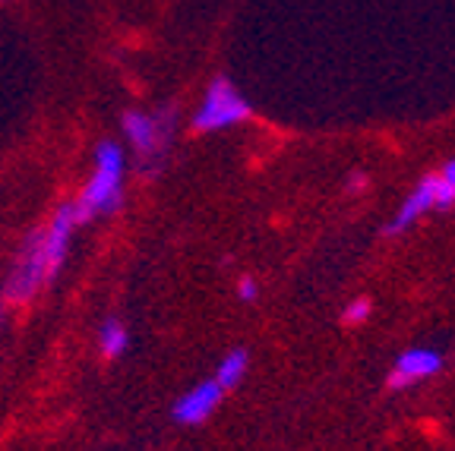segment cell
Instances as JSON below:
<instances>
[{"instance_id": "1", "label": "cell", "mask_w": 455, "mask_h": 451, "mask_svg": "<svg viewBox=\"0 0 455 451\" xmlns=\"http://www.w3.org/2000/svg\"><path fill=\"white\" fill-rule=\"evenodd\" d=\"M76 231V212L73 202H64L54 212V218L44 227L28 231L22 240L16 262L10 268L4 290H0V304L22 306L28 300H36L44 288L57 278V272L64 268L67 253H70V240Z\"/></svg>"}, {"instance_id": "2", "label": "cell", "mask_w": 455, "mask_h": 451, "mask_svg": "<svg viewBox=\"0 0 455 451\" xmlns=\"http://www.w3.org/2000/svg\"><path fill=\"white\" fill-rule=\"evenodd\" d=\"M124 148L114 139L99 142L95 148V168L92 180L85 184V190L79 193V199L73 202V212H76V225H89L99 215H111L121 209L124 199Z\"/></svg>"}, {"instance_id": "3", "label": "cell", "mask_w": 455, "mask_h": 451, "mask_svg": "<svg viewBox=\"0 0 455 451\" xmlns=\"http://www.w3.org/2000/svg\"><path fill=\"white\" fill-rule=\"evenodd\" d=\"M124 130L136 152L142 174H156L162 168V158L168 155L171 136H174V111L162 107L158 114L127 111L124 114Z\"/></svg>"}, {"instance_id": "4", "label": "cell", "mask_w": 455, "mask_h": 451, "mask_svg": "<svg viewBox=\"0 0 455 451\" xmlns=\"http://www.w3.org/2000/svg\"><path fill=\"white\" fill-rule=\"evenodd\" d=\"M247 117H250V101L231 85V79L219 76L212 79L206 99L199 105L196 117H193V130L196 133H212V130L235 127V123H241Z\"/></svg>"}, {"instance_id": "5", "label": "cell", "mask_w": 455, "mask_h": 451, "mask_svg": "<svg viewBox=\"0 0 455 451\" xmlns=\"http://www.w3.org/2000/svg\"><path fill=\"white\" fill-rule=\"evenodd\" d=\"M221 395H225V392H221V385L215 379L199 382V385H193L184 398H178V404H174V420L184 426L203 423V420H209L212 410L219 407Z\"/></svg>"}, {"instance_id": "6", "label": "cell", "mask_w": 455, "mask_h": 451, "mask_svg": "<svg viewBox=\"0 0 455 451\" xmlns=\"http://www.w3.org/2000/svg\"><path fill=\"white\" fill-rule=\"evenodd\" d=\"M440 367H443V357L436 351H408L398 357L395 373L389 376V385L405 388V385H411V382L424 379V376L440 373Z\"/></svg>"}, {"instance_id": "7", "label": "cell", "mask_w": 455, "mask_h": 451, "mask_svg": "<svg viewBox=\"0 0 455 451\" xmlns=\"http://www.w3.org/2000/svg\"><path fill=\"white\" fill-rule=\"evenodd\" d=\"M436 184H440V177H436V174H427L424 180H420L418 190H414L411 196L405 199V205L398 209L395 221L389 225V231H392V233L405 231V227H411L414 221H418L424 212L436 209Z\"/></svg>"}, {"instance_id": "8", "label": "cell", "mask_w": 455, "mask_h": 451, "mask_svg": "<svg viewBox=\"0 0 455 451\" xmlns=\"http://www.w3.org/2000/svg\"><path fill=\"white\" fill-rule=\"evenodd\" d=\"M130 344V335H127V325L121 319H108L101 322V332H99V351L105 360H117Z\"/></svg>"}, {"instance_id": "9", "label": "cell", "mask_w": 455, "mask_h": 451, "mask_svg": "<svg viewBox=\"0 0 455 451\" xmlns=\"http://www.w3.org/2000/svg\"><path fill=\"white\" fill-rule=\"evenodd\" d=\"M243 373H247V351H231L215 369V382L221 385V392H228L243 379Z\"/></svg>"}, {"instance_id": "10", "label": "cell", "mask_w": 455, "mask_h": 451, "mask_svg": "<svg viewBox=\"0 0 455 451\" xmlns=\"http://www.w3.org/2000/svg\"><path fill=\"white\" fill-rule=\"evenodd\" d=\"M367 316H370V300H355L348 310L341 313V322H345V325H361V322H367Z\"/></svg>"}, {"instance_id": "11", "label": "cell", "mask_w": 455, "mask_h": 451, "mask_svg": "<svg viewBox=\"0 0 455 451\" xmlns=\"http://www.w3.org/2000/svg\"><path fill=\"white\" fill-rule=\"evenodd\" d=\"M452 202H455V190L440 177V184H436V209H452Z\"/></svg>"}, {"instance_id": "12", "label": "cell", "mask_w": 455, "mask_h": 451, "mask_svg": "<svg viewBox=\"0 0 455 451\" xmlns=\"http://www.w3.org/2000/svg\"><path fill=\"white\" fill-rule=\"evenodd\" d=\"M256 294H259V288H256L253 278H241V284H237V297L250 304V300H256Z\"/></svg>"}, {"instance_id": "13", "label": "cell", "mask_w": 455, "mask_h": 451, "mask_svg": "<svg viewBox=\"0 0 455 451\" xmlns=\"http://www.w3.org/2000/svg\"><path fill=\"white\" fill-rule=\"evenodd\" d=\"M443 180H446V184L455 190V162H449V164H446V170H443Z\"/></svg>"}]
</instances>
